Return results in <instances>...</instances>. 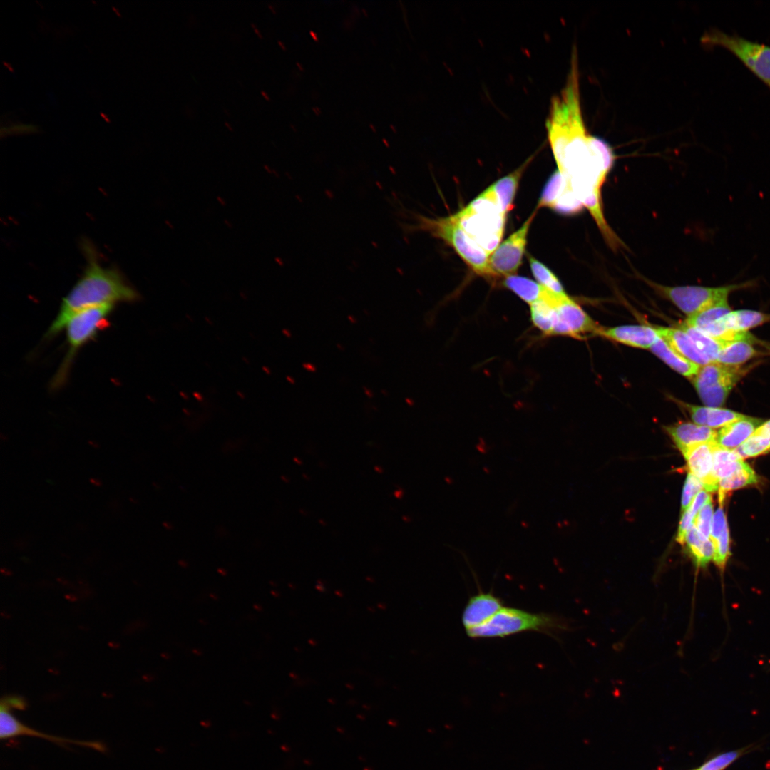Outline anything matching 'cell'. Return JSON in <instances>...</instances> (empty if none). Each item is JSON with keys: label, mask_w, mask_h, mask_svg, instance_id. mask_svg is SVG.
<instances>
[{"label": "cell", "mask_w": 770, "mask_h": 770, "mask_svg": "<svg viewBox=\"0 0 770 770\" xmlns=\"http://www.w3.org/2000/svg\"><path fill=\"white\" fill-rule=\"evenodd\" d=\"M579 86L578 56L573 53L565 86L551 101L545 124L548 138L566 188L589 210L607 242L612 243L617 237L604 217L601 190L615 156L605 141L587 131Z\"/></svg>", "instance_id": "cell-1"}, {"label": "cell", "mask_w": 770, "mask_h": 770, "mask_svg": "<svg viewBox=\"0 0 770 770\" xmlns=\"http://www.w3.org/2000/svg\"><path fill=\"white\" fill-rule=\"evenodd\" d=\"M87 252L86 269L63 299L46 338L51 339L61 332L71 317L82 310L117 302H133L140 298L138 292L118 270L101 266L90 250Z\"/></svg>", "instance_id": "cell-2"}, {"label": "cell", "mask_w": 770, "mask_h": 770, "mask_svg": "<svg viewBox=\"0 0 770 770\" xmlns=\"http://www.w3.org/2000/svg\"><path fill=\"white\" fill-rule=\"evenodd\" d=\"M415 217L416 225L409 226V229L426 230L443 240L477 274L487 278L498 277L490 267V255L466 232L456 215L436 219L421 215Z\"/></svg>", "instance_id": "cell-3"}, {"label": "cell", "mask_w": 770, "mask_h": 770, "mask_svg": "<svg viewBox=\"0 0 770 770\" xmlns=\"http://www.w3.org/2000/svg\"><path fill=\"white\" fill-rule=\"evenodd\" d=\"M565 627L557 616L503 607L487 622L466 630V633L471 638L504 637L527 631L553 635Z\"/></svg>", "instance_id": "cell-4"}, {"label": "cell", "mask_w": 770, "mask_h": 770, "mask_svg": "<svg viewBox=\"0 0 770 770\" xmlns=\"http://www.w3.org/2000/svg\"><path fill=\"white\" fill-rule=\"evenodd\" d=\"M506 215L494 202L480 195L456 214L466 232L490 255L500 244Z\"/></svg>", "instance_id": "cell-5"}, {"label": "cell", "mask_w": 770, "mask_h": 770, "mask_svg": "<svg viewBox=\"0 0 770 770\" xmlns=\"http://www.w3.org/2000/svg\"><path fill=\"white\" fill-rule=\"evenodd\" d=\"M113 309V304L88 308L76 313L68 321L64 328L66 330L68 351L51 381L52 389H57L64 384L77 352L99 331L108 326Z\"/></svg>", "instance_id": "cell-6"}, {"label": "cell", "mask_w": 770, "mask_h": 770, "mask_svg": "<svg viewBox=\"0 0 770 770\" xmlns=\"http://www.w3.org/2000/svg\"><path fill=\"white\" fill-rule=\"evenodd\" d=\"M649 284L689 317L728 301V297L732 292L751 287L754 282L714 287L691 285L667 287L650 282Z\"/></svg>", "instance_id": "cell-7"}, {"label": "cell", "mask_w": 770, "mask_h": 770, "mask_svg": "<svg viewBox=\"0 0 770 770\" xmlns=\"http://www.w3.org/2000/svg\"><path fill=\"white\" fill-rule=\"evenodd\" d=\"M709 46L726 48L737 57L770 89V46L751 41L736 34L712 29L702 38Z\"/></svg>", "instance_id": "cell-8"}, {"label": "cell", "mask_w": 770, "mask_h": 770, "mask_svg": "<svg viewBox=\"0 0 770 770\" xmlns=\"http://www.w3.org/2000/svg\"><path fill=\"white\" fill-rule=\"evenodd\" d=\"M746 369L712 362L700 367L694 377V387L707 406L724 404L733 387L744 375Z\"/></svg>", "instance_id": "cell-9"}, {"label": "cell", "mask_w": 770, "mask_h": 770, "mask_svg": "<svg viewBox=\"0 0 770 770\" xmlns=\"http://www.w3.org/2000/svg\"><path fill=\"white\" fill-rule=\"evenodd\" d=\"M537 210L529 216L518 230L499 244L489 256L490 267L497 276L505 277L517 273L525 250L530 226Z\"/></svg>", "instance_id": "cell-10"}, {"label": "cell", "mask_w": 770, "mask_h": 770, "mask_svg": "<svg viewBox=\"0 0 770 770\" xmlns=\"http://www.w3.org/2000/svg\"><path fill=\"white\" fill-rule=\"evenodd\" d=\"M555 309V317L551 335L578 338L587 333L597 334L601 328L566 294L556 297Z\"/></svg>", "instance_id": "cell-11"}, {"label": "cell", "mask_w": 770, "mask_h": 770, "mask_svg": "<svg viewBox=\"0 0 770 770\" xmlns=\"http://www.w3.org/2000/svg\"><path fill=\"white\" fill-rule=\"evenodd\" d=\"M11 709L4 700H1L0 706V737L1 739L16 736H33L46 739L62 746L76 744L101 752L106 750V746L100 741L73 740L47 734L36 730L18 720L11 713Z\"/></svg>", "instance_id": "cell-12"}, {"label": "cell", "mask_w": 770, "mask_h": 770, "mask_svg": "<svg viewBox=\"0 0 770 770\" xmlns=\"http://www.w3.org/2000/svg\"><path fill=\"white\" fill-rule=\"evenodd\" d=\"M503 607L502 600L491 592H480L472 596L462 614L466 631L487 622Z\"/></svg>", "instance_id": "cell-13"}, {"label": "cell", "mask_w": 770, "mask_h": 770, "mask_svg": "<svg viewBox=\"0 0 770 770\" xmlns=\"http://www.w3.org/2000/svg\"><path fill=\"white\" fill-rule=\"evenodd\" d=\"M532 158H529L513 172L493 183L479 195L494 202L507 215L513 207L520 180Z\"/></svg>", "instance_id": "cell-14"}, {"label": "cell", "mask_w": 770, "mask_h": 770, "mask_svg": "<svg viewBox=\"0 0 770 770\" xmlns=\"http://www.w3.org/2000/svg\"><path fill=\"white\" fill-rule=\"evenodd\" d=\"M597 334L634 347L650 349L659 337L655 328L646 325L601 327Z\"/></svg>", "instance_id": "cell-15"}, {"label": "cell", "mask_w": 770, "mask_h": 770, "mask_svg": "<svg viewBox=\"0 0 770 770\" xmlns=\"http://www.w3.org/2000/svg\"><path fill=\"white\" fill-rule=\"evenodd\" d=\"M665 429L682 453L699 443L714 442L717 437L712 428L692 423H679Z\"/></svg>", "instance_id": "cell-16"}, {"label": "cell", "mask_w": 770, "mask_h": 770, "mask_svg": "<svg viewBox=\"0 0 770 770\" xmlns=\"http://www.w3.org/2000/svg\"><path fill=\"white\" fill-rule=\"evenodd\" d=\"M744 463L743 458L734 450L720 447L715 442L712 471L704 489L708 492L717 491L719 481L732 475Z\"/></svg>", "instance_id": "cell-17"}, {"label": "cell", "mask_w": 770, "mask_h": 770, "mask_svg": "<svg viewBox=\"0 0 770 770\" xmlns=\"http://www.w3.org/2000/svg\"><path fill=\"white\" fill-rule=\"evenodd\" d=\"M760 419L744 416L720 428L716 443L724 448L734 450L746 441L762 424Z\"/></svg>", "instance_id": "cell-18"}, {"label": "cell", "mask_w": 770, "mask_h": 770, "mask_svg": "<svg viewBox=\"0 0 770 770\" xmlns=\"http://www.w3.org/2000/svg\"><path fill=\"white\" fill-rule=\"evenodd\" d=\"M655 329L661 338L684 358L700 366L711 363L692 339L682 329L662 327H655Z\"/></svg>", "instance_id": "cell-19"}, {"label": "cell", "mask_w": 770, "mask_h": 770, "mask_svg": "<svg viewBox=\"0 0 770 770\" xmlns=\"http://www.w3.org/2000/svg\"><path fill=\"white\" fill-rule=\"evenodd\" d=\"M693 421L709 428L723 427L744 416L732 410L712 406H699L682 403Z\"/></svg>", "instance_id": "cell-20"}, {"label": "cell", "mask_w": 770, "mask_h": 770, "mask_svg": "<svg viewBox=\"0 0 770 770\" xmlns=\"http://www.w3.org/2000/svg\"><path fill=\"white\" fill-rule=\"evenodd\" d=\"M714 443L715 441L699 443L682 453L689 473L700 479L704 486L712 471Z\"/></svg>", "instance_id": "cell-21"}, {"label": "cell", "mask_w": 770, "mask_h": 770, "mask_svg": "<svg viewBox=\"0 0 770 770\" xmlns=\"http://www.w3.org/2000/svg\"><path fill=\"white\" fill-rule=\"evenodd\" d=\"M650 349L672 369L686 377H694L700 366L682 356L660 337Z\"/></svg>", "instance_id": "cell-22"}, {"label": "cell", "mask_w": 770, "mask_h": 770, "mask_svg": "<svg viewBox=\"0 0 770 770\" xmlns=\"http://www.w3.org/2000/svg\"><path fill=\"white\" fill-rule=\"evenodd\" d=\"M770 321V314L749 309L731 311L716 321L724 329L745 332L748 329Z\"/></svg>", "instance_id": "cell-23"}, {"label": "cell", "mask_w": 770, "mask_h": 770, "mask_svg": "<svg viewBox=\"0 0 770 770\" xmlns=\"http://www.w3.org/2000/svg\"><path fill=\"white\" fill-rule=\"evenodd\" d=\"M558 295L546 289L540 299L530 304L531 320L545 335L552 334L555 317V300Z\"/></svg>", "instance_id": "cell-24"}, {"label": "cell", "mask_w": 770, "mask_h": 770, "mask_svg": "<svg viewBox=\"0 0 770 770\" xmlns=\"http://www.w3.org/2000/svg\"><path fill=\"white\" fill-rule=\"evenodd\" d=\"M754 340L741 339L726 342L722 348L717 363L738 366L758 356L759 352L753 346Z\"/></svg>", "instance_id": "cell-25"}, {"label": "cell", "mask_w": 770, "mask_h": 770, "mask_svg": "<svg viewBox=\"0 0 770 770\" xmlns=\"http://www.w3.org/2000/svg\"><path fill=\"white\" fill-rule=\"evenodd\" d=\"M684 543L697 568H705L710 560H713L714 554L713 543L710 539L701 540L694 524L689 530Z\"/></svg>", "instance_id": "cell-26"}, {"label": "cell", "mask_w": 770, "mask_h": 770, "mask_svg": "<svg viewBox=\"0 0 770 770\" xmlns=\"http://www.w3.org/2000/svg\"><path fill=\"white\" fill-rule=\"evenodd\" d=\"M503 285L530 304L540 299L546 290L539 283L517 275L505 277Z\"/></svg>", "instance_id": "cell-27"}, {"label": "cell", "mask_w": 770, "mask_h": 770, "mask_svg": "<svg viewBox=\"0 0 770 770\" xmlns=\"http://www.w3.org/2000/svg\"><path fill=\"white\" fill-rule=\"evenodd\" d=\"M758 476L754 471L747 464L736 470L729 476L719 481L718 492L719 504H723L727 493L735 489L757 483Z\"/></svg>", "instance_id": "cell-28"}, {"label": "cell", "mask_w": 770, "mask_h": 770, "mask_svg": "<svg viewBox=\"0 0 770 770\" xmlns=\"http://www.w3.org/2000/svg\"><path fill=\"white\" fill-rule=\"evenodd\" d=\"M680 329L692 339L699 350L706 355L711 363L717 362L719 352L726 342L711 337L685 322L681 324Z\"/></svg>", "instance_id": "cell-29"}, {"label": "cell", "mask_w": 770, "mask_h": 770, "mask_svg": "<svg viewBox=\"0 0 770 770\" xmlns=\"http://www.w3.org/2000/svg\"><path fill=\"white\" fill-rule=\"evenodd\" d=\"M528 260L532 273L541 286L558 294H565L558 279L546 266L532 256Z\"/></svg>", "instance_id": "cell-30"}, {"label": "cell", "mask_w": 770, "mask_h": 770, "mask_svg": "<svg viewBox=\"0 0 770 770\" xmlns=\"http://www.w3.org/2000/svg\"><path fill=\"white\" fill-rule=\"evenodd\" d=\"M731 311L728 301L723 302L688 317L685 323L697 329H701L716 322Z\"/></svg>", "instance_id": "cell-31"}, {"label": "cell", "mask_w": 770, "mask_h": 770, "mask_svg": "<svg viewBox=\"0 0 770 770\" xmlns=\"http://www.w3.org/2000/svg\"><path fill=\"white\" fill-rule=\"evenodd\" d=\"M565 187V180L557 170L545 185L536 209L543 207L551 208Z\"/></svg>", "instance_id": "cell-32"}, {"label": "cell", "mask_w": 770, "mask_h": 770, "mask_svg": "<svg viewBox=\"0 0 770 770\" xmlns=\"http://www.w3.org/2000/svg\"><path fill=\"white\" fill-rule=\"evenodd\" d=\"M734 451L741 458L755 457L770 451V441L754 433Z\"/></svg>", "instance_id": "cell-33"}, {"label": "cell", "mask_w": 770, "mask_h": 770, "mask_svg": "<svg viewBox=\"0 0 770 770\" xmlns=\"http://www.w3.org/2000/svg\"><path fill=\"white\" fill-rule=\"evenodd\" d=\"M712 518L713 506L711 498L699 510L694 520V525L700 539L702 540L709 539Z\"/></svg>", "instance_id": "cell-34"}, {"label": "cell", "mask_w": 770, "mask_h": 770, "mask_svg": "<svg viewBox=\"0 0 770 770\" xmlns=\"http://www.w3.org/2000/svg\"><path fill=\"white\" fill-rule=\"evenodd\" d=\"M742 754V750L724 752L714 756L696 770H724Z\"/></svg>", "instance_id": "cell-35"}, {"label": "cell", "mask_w": 770, "mask_h": 770, "mask_svg": "<svg viewBox=\"0 0 770 770\" xmlns=\"http://www.w3.org/2000/svg\"><path fill=\"white\" fill-rule=\"evenodd\" d=\"M729 533L727 525L724 527L719 538L714 544V554L713 560L715 565L723 570L729 557Z\"/></svg>", "instance_id": "cell-36"}, {"label": "cell", "mask_w": 770, "mask_h": 770, "mask_svg": "<svg viewBox=\"0 0 770 770\" xmlns=\"http://www.w3.org/2000/svg\"><path fill=\"white\" fill-rule=\"evenodd\" d=\"M703 489L704 484L702 481L689 473L682 494L681 509L682 511H685L689 508L694 497Z\"/></svg>", "instance_id": "cell-37"}, {"label": "cell", "mask_w": 770, "mask_h": 770, "mask_svg": "<svg viewBox=\"0 0 770 770\" xmlns=\"http://www.w3.org/2000/svg\"><path fill=\"white\" fill-rule=\"evenodd\" d=\"M727 525V523L723 509V504H720L719 507L714 513L712 518L709 539L713 544L716 543Z\"/></svg>", "instance_id": "cell-38"}, {"label": "cell", "mask_w": 770, "mask_h": 770, "mask_svg": "<svg viewBox=\"0 0 770 770\" xmlns=\"http://www.w3.org/2000/svg\"><path fill=\"white\" fill-rule=\"evenodd\" d=\"M695 519L691 515L688 509L682 513L680 519L677 541L681 544L684 543L686 536L694 524Z\"/></svg>", "instance_id": "cell-39"}, {"label": "cell", "mask_w": 770, "mask_h": 770, "mask_svg": "<svg viewBox=\"0 0 770 770\" xmlns=\"http://www.w3.org/2000/svg\"><path fill=\"white\" fill-rule=\"evenodd\" d=\"M711 498H712L710 496L709 492L707 491L704 489L700 491L697 494V496L693 499L691 505L688 508V510L689 511L691 515L694 519H696V517L699 510Z\"/></svg>", "instance_id": "cell-40"}, {"label": "cell", "mask_w": 770, "mask_h": 770, "mask_svg": "<svg viewBox=\"0 0 770 770\" xmlns=\"http://www.w3.org/2000/svg\"><path fill=\"white\" fill-rule=\"evenodd\" d=\"M2 700H4L11 708L23 709L26 707L25 702L19 697H6Z\"/></svg>", "instance_id": "cell-41"}, {"label": "cell", "mask_w": 770, "mask_h": 770, "mask_svg": "<svg viewBox=\"0 0 770 770\" xmlns=\"http://www.w3.org/2000/svg\"><path fill=\"white\" fill-rule=\"evenodd\" d=\"M755 431L770 441V420L763 422Z\"/></svg>", "instance_id": "cell-42"}, {"label": "cell", "mask_w": 770, "mask_h": 770, "mask_svg": "<svg viewBox=\"0 0 770 770\" xmlns=\"http://www.w3.org/2000/svg\"><path fill=\"white\" fill-rule=\"evenodd\" d=\"M250 26L253 29V31H254L255 34L257 35V36L259 38H263V36H262V33L260 32V31L259 30V29L257 28V25L255 24L251 23Z\"/></svg>", "instance_id": "cell-43"}, {"label": "cell", "mask_w": 770, "mask_h": 770, "mask_svg": "<svg viewBox=\"0 0 770 770\" xmlns=\"http://www.w3.org/2000/svg\"><path fill=\"white\" fill-rule=\"evenodd\" d=\"M401 7L402 13H403V19H404V23H405L406 26H407V28H409L408 20H407L406 11L405 6L403 4H401Z\"/></svg>", "instance_id": "cell-44"}, {"label": "cell", "mask_w": 770, "mask_h": 770, "mask_svg": "<svg viewBox=\"0 0 770 770\" xmlns=\"http://www.w3.org/2000/svg\"><path fill=\"white\" fill-rule=\"evenodd\" d=\"M90 481L93 485L96 486H101L102 485V482L98 478H91L90 479Z\"/></svg>", "instance_id": "cell-45"}, {"label": "cell", "mask_w": 770, "mask_h": 770, "mask_svg": "<svg viewBox=\"0 0 770 770\" xmlns=\"http://www.w3.org/2000/svg\"><path fill=\"white\" fill-rule=\"evenodd\" d=\"M309 35L311 36V37L313 38V40L314 41H316V42L319 41V38H318V36H317L316 32H314L313 31H309Z\"/></svg>", "instance_id": "cell-46"}, {"label": "cell", "mask_w": 770, "mask_h": 770, "mask_svg": "<svg viewBox=\"0 0 770 770\" xmlns=\"http://www.w3.org/2000/svg\"><path fill=\"white\" fill-rule=\"evenodd\" d=\"M260 94H261V96H262L263 97V98H264L265 100H266V101H270V96H269V95H268V93H267V92H265V91H262H262H260Z\"/></svg>", "instance_id": "cell-47"}, {"label": "cell", "mask_w": 770, "mask_h": 770, "mask_svg": "<svg viewBox=\"0 0 770 770\" xmlns=\"http://www.w3.org/2000/svg\"><path fill=\"white\" fill-rule=\"evenodd\" d=\"M277 44L279 45V46L281 48L282 50L287 51V47H286L285 44L282 41L278 40L277 41Z\"/></svg>", "instance_id": "cell-48"}, {"label": "cell", "mask_w": 770, "mask_h": 770, "mask_svg": "<svg viewBox=\"0 0 770 770\" xmlns=\"http://www.w3.org/2000/svg\"><path fill=\"white\" fill-rule=\"evenodd\" d=\"M312 111L315 113L316 115H319L322 113L321 109L319 107H313Z\"/></svg>", "instance_id": "cell-49"}, {"label": "cell", "mask_w": 770, "mask_h": 770, "mask_svg": "<svg viewBox=\"0 0 770 770\" xmlns=\"http://www.w3.org/2000/svg\"><path fill=\"white\" fill-rule=\"evenodd\" d=\"M224 125H225V127H226V128H227L228 129V130H230V131H232V130H233V127H232V125H231V124H230V123L229 122H227V121H225V122L224 123Z\"/></svg>", "instance_id": "cell-50"}, {"label": "cell", "mask_w": 770, "mask_h": 770, "mask_svg": "<svg viewBox=\"0 0 770 770\" xmlns=\"http://www.w3.org/2000/svg\"><path fill=\"white\" fill-rule=\"evenodd\" d=\"M267 6H268V8H269V9H270V11H272V14H276V9H275V7H274V6L273 5H272V4H268V5H267Z\"/></svg>", "instance_id": "cell-51"}, {"label": "cell", "mask_w": 770, "mask_h": 770, "mask_svg": "<svg viewBox=\"0 0 770 770\" xmlns=\"http://www.w3.org/2000/svg\"><path fill=\"white\" fill-rule=\"evenodd\" d=\"M296 66H297L298 67V68H299V70H300L301 71H304V67H303V66H302V64H301V63H300L299 62H296Z\"/></svg>", "instance_id": "cell-52"}, {"label": "cell", "mask_w": 770, "mask_h": 770, "mask_svg": "<svg viewBox=\"0 0 770 770\" xmlns=\"http://www.w3.org/2000/svg\"><path fill=\"white\" fill-rule=\"evenodd\" d=\"M369 128L374 133L376 132V128L373 124H369Z\"/></svg>", "instance_id": "cell-53"}, {"label": "cell", "mask_w": 770, "mask_h": 770, "mask_svg": "<svg viewBox=\"0 0 770 770\" xmlns=\"http://www.w3.org/2000/svg\"><path fill=\"white\" fill-rule=\"evenodd\" d=\"M389 127H390L391 130H392V131H393L394 133H396V131H397V130H396V128H395V126H394V125L391 124Z\"/></svg>", "instance_id": "cell-54"}, {"label": "cell", "mask_w": 770, "mask_h": 770, "mask_svg": "<svg viewBox=\"0 0 770 770\" xmlns=\"http://www.w3.org/2000/svg\"><path fill=\"white\" fill-rule=\"evenodd\" d=\"M361 12H362V13L364 14V16H365L366 17H367V16H369V15H368V13H367V11H366V10L365 9H361Z\"/></svg>", "instance_id": "cell-55"}, {"label": "cell", "mask_w": 770, "mask_h": 770, "mask_svg": "<svg viewBox=\"0 0 770 770\" xmlns=\"http://www.w3.org/2000/svg\"><path fill=\"white\" fill-rule=\"evenodd\" d=\"M290 128H292L294 131H296V128L293 126V125H290Z\"/></svg>", "instance_id": "cell-56"}, {"label": "cell", "mask_w": 770, "mask_h": 770, "mask_svg": "<svg viewBox=\"0 0 770 770\" xmlns=\"http://www.w3.org/2000/svg\"><path fill=\"white\" fill-rule=\"evenodd\" d=\"M382 140L385 145H389V143H387V141L385 139H383Z\"/></svg>", "instance_id": "cell-57"}]
</instances>
